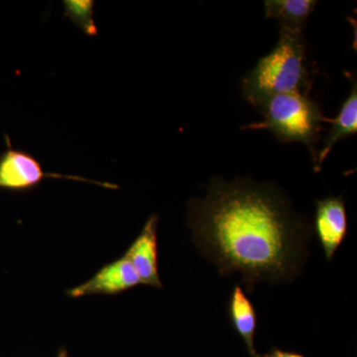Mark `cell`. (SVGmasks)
<instances>
[{"instance_id": "cell-4", "label": "cell", "mask_w": 357, "mask_h": 357, "mask_svg": "<svg viewBox=\"0 0 357 357\" xmlns=\"http://www.w3.org/2000/svg\"><path fill=\"white\" fill-rule=\"evenodd\" d=\"M7 143L8 148L0 155V189L13 192L31 191L39 187L45 178H50L91 183L105 189H117L116 185L110 183L98 182L79 176L45 172L41 162L34 155L24 150L13 149L8 138Z\"/></svg>"}, {"instance_id": "cell-2", "label": "cell", "mask_w": 357, "mask_h": 357, "mask_svg": "<svg viewBox=\"0 0 357 357\" xmlns=\"http://www.w3.org/2000/svg\"><path fill=\"white\" fill-rule=\"evenodd\" d=\"M307 44L303 32L280 29L273 50L258 61L243 79L244 98L258 107L267 98L285 93L307 96L312 74L307 65Z\"/></svg>"}, {"instance_id": "cell-1", "label": "cell", "mask_w": 357, "mask_h": 357, "mask_svg": "<svg viewBox=\"0 0 357 357\" xmlns=\"http://www.w3.org/2000/svg\"><path fill=\"white\" fill-rule=\"evenodd\" d=\"M187 227L199 252L222 276L257 284L291 283L307 261L312 229L281 189L250 178H213L204 198L188 203Z\"/></svg>"}, {"instance_id": "cell-3", "label": "cell", "mask_w": 357, "mask_h": 357, "mask_svg": "<svg viewBox=\"0 0 357 357\" xmlns=\"http://www.w3.org/2000/svg\"><path fill=\"white\" fill-rule=\"evenodd\" d=\"M263 121L244 126L243 129L268 130L283 143L306 145L316 164L319 134L326 116L318 102L302 93H285L267 98L257 107Z\"/></svg>"}, {"instance_id": "cell-12", "label": "cell", "mask_w": 357, "mask_h": 357, "mask_svg": "<svg viewBox=\"0 0 357 357\" xmlns=\"http://www.w3.org/2000/svg\"><path fill=\"white\" fill-rule=\"evenodd\" d=\"M260 357H305L302 354H295V352L281 351L279 349H272L266 354L259 356Z\"/></svg>"}, {"instance_id": "cell-10", "label": "cell", "mask_w": 357, "mask_h": 357, "mask_svg": "<svg viewBox=\"0 0 357 357\" xmlns=\"http://www.w3.org/2000/svg\"><path fill=\"white\" fill-rule=\"evenodd\" d=\"M317 4L316 0H267L265 17L278 21L280 29L303 32Z\"/></svg>"}, {"instance_id": "cell-7", "label": "cell", "mask_w": 357, "mask_h": 357, "mask_svg": "<svg viewBox=\"0 0 357 357\" xmlns=\"http://www.w3.org/2000/svg\"><path fill=\"white\" fill-rule=\"evenodd\" d=\"M158 220L156 213L148 218L139 236L136 237L123 256L135 270L141 284L161 289L163 285L159 276L157 243Z\"/></svg>"}, {"instance_id": "cell-9", "label": "cell", "mask_w": 357, "mask_h": 357, "mask_svg": "<svg viewBox=\"0 0 357 357\" xmlns=\"http://www.w3.org/2000/svg\"><path fill=\"white\" fill-rule=\"evenodd\" d=\"M229 317L236 333L243 338L250 357H260L256 352L255 337L257 312L243 288L234 286L229 303Z\"/></svg>"}, {"instance_id": "cell-11", "label": "cell", "mask_w": 357, "mask_h": 357, "mask_svg": "<svg viewBox=\"0 0 357 357\" xmlns=\"http://www.w3.org/2000/svg\"><path fill=\"white\" fill-rule=\"evenodd\" d=\"M96 1L93 0H64L65 17L69 18L84 34L89 37L98 35L95 20H93V8Z\"/></svg>"}, {"instance_id": "cell-8", "label": "cell", "mask_w": 357, "mask_h": 357, "mask_svg": "<svg viewBox=\"0 0 357 357\" xmlns=\"http://www.w3.org/2000/svg\"><path fill=\"white\" fill-rule=\"evenodd\" d=\"M326 122L331 123L332 128L326 134L323 147L317 154L316 164H314L316 165L314 170L316 171L321 169V164L338 141L354 135L357 132V84L356 79L352 83L351 93L342 102L337 116L335 119L326 117Z\"/></svg>"}, {"instance_id": "cell-13", "label": "cell", "mask_w": 357, "mask_h": 357, "mask_svg": "<svg viewBox=\"0 0 357 357\" xmlns=\"http://www.w3.org/2000/svg\"><path fill=\"white\" fill-rule=\"evenodd\" d=\"M57 357H69V354H68L67 349H64V347L60 349V351H59L58 352Z\"/></svg>"}, {"instance_id": "cell-5", "label": "cell", "mask_w": 357, "mask_h": 357, "mask_svg": "<svg viewBox=\"0 0 357 357\" xmlns=\"http://www.w3.org/2000/svg\"><path fill=\"white\" fill-rule=\"evenodd\" d=\"M314 232L326 260L332 261L347 234V208L342 196H330L316 201Z\"/></svg>"}, {"instance_id": "cell-6", "label": "cell", "mask_w": 357, "mask_h": 357, "mask_svg": "<svg viewBox=\"0 0 357 357\" xmlns=\"http://www.w3.org/2000/svg\"><path fill=\"white\" fill-rule=\"evenodd\" d=\"M140 284L139 277L123 256L105 265L89 280L67 290L66 294L74 299L91 295H119Z\"/></svg>"}]
</instances>
